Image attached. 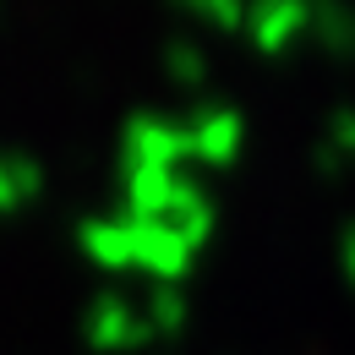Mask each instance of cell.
Instances as JSON below:
<instances>
[{"label":"cell","instance_id":"5bb4252c","mask_svg":"<svg viewBox=\"0 0 355 355\" xmlns=\"http://www.w3.org/2000/svg\"><path fill=\"white\" fill-rule=\"evenodd\" d=\"M345 164L355 159V110H339V115H328V137H322Z\"/></svg>","mask_w":355,"mask_h":355},{"label":"cell","instance_id":"3957f363","mask_svg":"<svg viewBox=\"0 0 355 355\" xmlns=\"http://www.w3.org/2000/svg\"><path fill=\"white\" fill-rule=\"evenodd\" d=\"M186 126V148H191V159H202V164H230V159H241V142H246V121H241V110H230V104H208V110H197L191 121H180Z\"/></svg>","mask_w":355,"mask_h":355},{"label":"cell","instance_id":"8fae6325","mask_svg":"<svg viewBox=\"0 0 355 355\" xmlns=\"http://www.w3.org/2000/svg\"><path fill=\"white\" fill-rule=\"evenodd\" d=\"M137 311H142L148 334H180V328H186V295H180L175 284H159Z\"/></svg>","mask_w":355,"mask_h":355},{"label":"cell","instance_id":"7c38bea8","mask_svg":"<svg viewBox=\"0 0 355 355\" xmlns=\"http://www.w3.org/2000/svg\"><path fill=\"white\" fill-rule=\"evenodd\" d=\"M164 71L175 77L180 88H197V83L208 77V55L191 44V39H170V44H164Z\"/></svg>","mask_w":355,"mask_h":355},{"label":"cell","instance_id":"7a4b0ae2","mask_svg":"<svg viewBox=\"0 0 355 355\" xmlns=\"http://www.w3.org/2000/svg\"><path fill=\"white\" fill-rule=\"evenodd\" d=\"M126 230H132V268H142L153 284H180L191 268H197V252L180 241L175 224H132L126 219Z\"/></svg>","mask_w":355,"mask_h":355},{"label":"cell","instance_id":"6da1fadb","mask_svg":"<svg viewBox=\"0 0 355 355\" xmlns=\"http://www.w3.org/2000/svg\"><path fill=\"white\" fill-rule=\"evenodd\" d=\"M191 159L186 148V126L164 121V115H132V126L121 137V164L126 170H175Z\"/></svg>","mask_w":355,"mask_h":355},{"label":"cell","instance_id":"ba28073f","mask_svg":"<svg viewBox=\"0 0 355 355\" xmlns=\"http://www.w3.org/2000/svg\"><path fill=\"white\" fill-rule=\"evenodd\" d=\"M83 252L98 268H132V230H126V219H88L83 224Z\"/></svg>","mask_w":355,"mask_h":355},{"label":"cell","instance_id":"8992f818","mask_svg":"<svg viewBox=\"0 0 355 355\" xmlns=\"http://www.w3.org/2000/svg\"><path fill=\"white\" fill-rule=\"evenodd\" d=\"M164 224H175L180 241H186L191 252L214 235V202H208V191H202L191 175H175V191H170V214H164Z\"/></svg>","mask_w":355,"mask_h":355},{"label":"cell","instance_id":"9c48e42d","mask_svg":"<svg viewBox=\"0 0 355 355\" xmlns=\"http://www.w3.org/2000/svg\"><path fill=\"white\" fill-rule=\"evenodd\" d=\"M39 164L33 159H22V153H0V214H17L22 202H33L39 197Z\"/></svg>","mask_w":355,"mask_h":355},{"label":"cell","instance_id":"5b68a950","mask_svg":"<svg viewBox=\"0 0 355 355\" xmlns=\"http://www.w3.org/2000/svg\"><path fill=\"white\" fill-rule=\"evenodd\" d=\"M306 17H311L306 0H268L257 11H246V33H252V44L263 55H279V49L295 44V33L306 28Z\"/></svg>","mask_w":355,"mask_h":355},{"label":"cell","instance_id":"4fadbf2b","mask_svg":"<svg viewBox=\"0 0 355 355\" xmlns=\"http://www.w3.org/2000/svg\"><path fill=\"white\" fill-rule=\"evenodd\" d=\"M208 28H224V33H241L246 28V6L241 0H186Z\"/></svg>","mask_w":355,"mask_h":355},{"label":"cell","instance_id":"30bf717a","mask_svg":"<svg viewBox=\"0 0 355 355\" xmlns=\"http://www.w3.org/2000/svg\"><path fill=\"white\" fill-rule=\"evenodd\" d=\"M306 28L322 39V49L355 55V11H350V6H317V11L306 17Z\"/></svg>","mask_w":355,"mask_h":355},{"label":"cell","instance_id":"277c9868","mask_svg":"<svg viewBox=\"0 0 355 355\" xmlns=\"http://www.w3.org/2000/svg\"><path fill=\"white\" fill-rule=\"evenodd\" d=\"M83 334H88L93 350H137V345L153 339L148 322H142V311H137L132 301H121V295H98V301L88 306Z\"/></svg>","mask_w":355,"mask_h":355},{"label":"cell","instance_id":"52a82bcc","mask_svg":"<svg viewBox=\"0 0 355 355\" xmlns=\"http://www.w3.org/2000/svg\"><path fill=\"white\" fill-rule=\"evenodd\" d=\"M175 170H126V219L132 224H159L170 214Z\"/></svg>","mask_w":355,"mask_h":355},{"label":"cell","instance_id":"9a60e30c","mask_svg":"<svg viewBox=\"0 0 355 355\" xmlns=\"http://www.w3.org/2000/svg\"><path fill=\"white\" fill-rule=\"evenodd\" d=\"M317 170H322V175H328V180H334V175H339V170H345V159H339V153H334V148L322 142V148H317Z\"/></svg>","mask_w":355,"mask_h":355},{"label":"cell","instance_id":"2e32d148","mask_svg":"<svg viewBox=\"0 0 355 355\" xmlns=\"http://www.w3.org/2000/svg\"><path fill=\"white\" fill-rule=\"evenodd\" d=\"M339 263H345V273H350V284H355V224L345 230V246H339Z\"/></svg>","mask_w":355,"mask_h":355}]
</instances>
